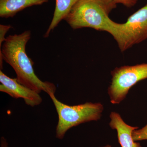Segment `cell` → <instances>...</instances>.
I'll return each instance as SVG.
<instances>
[{
    "instance_id": "cell-2",
    "label": "cell",
    "mask_w": 147,
    "mask_h": 147,
    "mask_svg": "<svg viewBox=\"0 0 147 147\" xmlns=\"http://www.w3.org/2000/svg\"><path fill=\"white\" fill-rule=\"evenodd\" d=\"M117 7L113 0H79L65 20L73 30L88 28L108 32L112 21L109 14Z\"/></svg>"
},
{
    "instance_id": "cell-6",
    "label": "cell",
    "mask_w": 147,
    "mask_h": 147,
    "mask_svg": "<svg viewBox=\"0 0 147 147\" xmlns=\"http://www.w3.org/2000/svg\"><path fill=\"white\" fill-rule=\"evenodd\" d=\"M0 91L5 92L13 98H22L27 105L32 107L39 105L42 99L39 93L18 83L0 71Z\"/></svg>"
},
{
    "instance_id": "cell-13",
    "label": "cell",
    "mask_w": 147,
    "mask_h": 147,
    "mask_svg": "<svg viewBox=\"0 0 147 147\" xmlns=\"http://www.w3.org/2000/svg\"><path fill=\"white\" fill-rule=\"evenodd\" d=\"M1 147H9L8 143L6 139L3 137H1Z\"/></svg>"
},
{
    "instance_id": "cell-12",
    "label": "cell",
    "mask_w": 147,
    "mask_h": 147,
    "mask_svg": "<svg viewBox=\"0 0 147 147\" xmlns=\"http://www.w3.org/2000/svg\"><path fill=\"white\" fill-rule=\"evenodd\" d=\"M116 4H121L126 7L130 8L137 4L138 0H113Z\"/></svg>"
},
{
    "instance_id": "cell-4",
    "label": "cell",
    "mask_w": 147,
    "mask_h": 147,
    "mask_svg": "<svg viewBox=\"0 0 147 147\" xmlns=\"http://www.w3.org/2000/svg\"><path fill=\"white\" fill-rule=\"evenodd\" d=\"M108 33L115 40L121 52L147 39V4L129 16L124 24L112 21Z\"/></svg>"
},
{
    "instance_id": "cell-11",
    "label": "cell",
    "mask_w": 147,
    "mask_h": 147,
    "mask_svg": "<svg viewBox=\"0 0 147 147\" xmlns=\"http://www.w3.org/2000/svg\"><path fill=\"white\" fill-rule=\"evenodd\" d=\"M11 28L12 26L10 25H0V48L1 47L3 43L5 40L6 34Z\"/></svg>"
},
{
    "instance_id": "cell-10",
    "label": "cell",
    "mask_w": 147,
    "mask_h": 147,
    "mask_svg": "<svg viewBox=\"0 0 147 147\" xmlns=\"http://www.w3.org/2000/svg\"><path fill=\"white\" fill-rule=\"evenodd\" d=\"M132 136L135 142L147 140V124L143 128L134 130L132 132Z\"/></svg>"
},
{
    "instance_id": "cell-7",
    "label": "cell",
    "mask_w": 147,
    "mask_h": 147,
    "mask_svg": "<svg viewBox=\"0 0 147 147\" xmlns=\"http://www.w3.org/2000/svg\"><path fill=\"white\" fill-rule=\"evenodd\" d=\"M110 117L111 121L109 125L111 128L117 130L121 147H142L139 143L134 142L132 136L133 131L139 127L127 125L124 121L120 115L116 112H112Z\"/></svg>"
},
{
    "instance_id": "cell-9",
    "label": "cell",
    "mask_w": 147,
    "mask_h": 147,
    "mask_svg": "<svg viewBox=\"0 0 147 147\" xmlns=\"http://www.w3.org/2000/svg\"><path fill=\"white\" fill-rule=\"evenodd\" d=\"M56 6L54 15L51 23L44 35L45 38L49 37L53 31L63 20H65L67 16L79 0H55Z\"/></svg>"
},
{
    "instance_id": "cell-8",
    "label": "cell",
    "mask_w": 147,
    "mask_h": 147,
    "mask_svg": "<svg viewBox=\"0 0 147 147\" xmlns=\"http://www.w3.org/2000/svg\"><path fill=\"white\" fill-rule=\"evenodd\" d=\"M48 2V0H0V17H13L27 7L41 5Z\"/></svg>"
},
{
    "instance_id": "cell-5",
    "label": "cell",
    "mask_w": 147,
    "mask_h": 147,
    "mask_svg": "<svg viewBox=\"0 0 147 147\" xmlns=\"http://www.w3.org/2000/svg\"><path fill=\"white\" fill-rule=\"evenodd\" d=\"M112 82L108 89L110 102L119 104L138 82L147 79V63L116 67L111 71Z\"/></svg>"
},
{
    "instance_id": "cell-14",
    "label": "cell",
    "mask_w": 147,
    "mask_h": 147,
    "mask_svg": "<svg viewBox=\"0 0 147 147\" xmlns=\"http://www.w3.org/2000/svg\"><path fill=\"white\" fill-rule=\"evenodd\" d=\"M102 147H111V146H110V145H106V146H105Z\"/></svg>"
},
{
    "instance_id": "cell-3",
    "label": "cell",
    "mask_w": 147,
    "mask_h": 147,
    "mask_svg": "<svg viewBox=\"0 0 147 147\" xmlns=\"http://www.w3.org/2000/svg\"><path fill=\"white\" fill-rule=\"evenodd\" d=\"M53 100L58 114V122L56 137L63 139L69 129L81 124L100 119L103 106L100 102H87L80 105H69L61 102L55 97V93L49 95Z\"/></svg>"
},
{
    "instance_id": "cell-1",
    "label": "cell",
    "mask_w": 147,
    "mask_h": 147,
    "mask_svg": "<svg viewBox=\"0 0 147 147\" xmlns=\"http://www.w3.org/2000/svg\"><path fill=\"white\" fill-rule=\"evenodd\" d=\"M31 37V32L26 30L20 34L10 35L0 48V67L2 69L3 61L13 68L20 84L39 93H55L56 87L50 82H43L35 74L32 60L26 53V46Z\"/></svg>"
}]
</instances>
